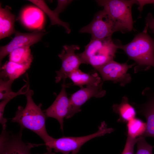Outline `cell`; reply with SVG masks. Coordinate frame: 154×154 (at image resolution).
Here are the masks:
<instances>
[{
  "mask_svg": "<svg viewBox=\"0 0 154 154\" xmlns=\"http://www.w3.org/2000/svg\"><path fill=\"white\" fill-rule=\"evenodd\" d=\"M33 94L29 84L25 94L26 105L24 108L18 106L11 121L18 123L22 129H27L34 132L42 139L46 145L52 137L49 135L46 129L47 117L41 109L42 104L37 105L35 103L32 98Z\"/></svg>",
  "mask_w": 154,
  "mask_h": 154,
  "instance_id": "cell-1",
  "label": "cell"
},
{
  "mask_svg": "<svg viewBox=\"0 0 154 154\" xmlns=\"http://www.w3.org/2000/svg\"><path fill=\"white\" fill-rule=\"evenodd\" d=\"M145 27L127 44H118V48L122 50L129 59L135 61V73L154 67V40L147 33L148 28Z\"/></svg>",
  "mask_w": 154,
  "mask_h": 154,
  "instance_id": "cell-2",
  "label": "cell"
},
{
  "mask_svg": "<svg viewBox=\"0 0 154 154\" xmlns=\"http://www.w3.org/2000/svg\"><path fill=\"white\" fill-rule=\"evenodd\" d=\"M118 48L112 37L102 39H91L82 52L77 54L85 64H90L95 69L113 60Z\"/></svg>",
  "mask_w": 154,
  "mask_h": 154,
  "instance_id": "cell-3",
  "label": "cell"
},
{
  "mask_svg": "<svg viewBox=\"0 0 154 154\" xmlns=\"http://www.w3.org/2000/svg\"><path fill=\"white\" fill-rule=\"evenodd\" d=\"M99 6L102 7L114 22L117 31L125 33L132 31L133 22L131 8L137 0H96Z\"/></svg>",
  "mask_w": 154,
  "mask_h": 154,
  "instance_id": "cell-4",
  "label": "cell"
},
{
  "mask_svg": "<svg viewBox=\"0 0 154 154\" xmlns=\"http://www.w3.org/2000/svg\"><path fill=\"white\" fill-rule=\"evenodd\" d=\"M112 128H108L104 121L101 123L96 132L88 135L79 137H64L54 138L52 137L46 145L47 151L54 149L56 152L63 154H69L70 153L79 150L81 147L89 141L96 137L103 136L114 131Z\"/></svg>",
  "mask_w": 154,
  "mask_h": 154,
  "instance_id": "cell-5",
  "label": "cell"
},
{
  "mask_svg": "<svg viewBox=\"0 0 154 154\" xmlns=\"http://www.w3.org/2000/svg\"><path fill=\"white\" fill-rule=\"evenodd\" d=\"M116 32L114 22L104 9L97 13L90 23L79 30L80 33L90 34L92 39H102L112 37Z\"/></svg>",
  "mask_w": 154,
  "mask_h": 154,
  "instance_id": "cell-6",
  "label": "cell"
},
{
  "mask_svg": "<svg viewBox=\"0 0 154 154\" xmlns=\"http://www.w3.org/2000/svg\"><path fill=\"white\" fill-rule=\"evenodd\" d=\"M22 129L17 133L2 129L0 136V154H32V148L44 144L25 143L22 140Z\"/></svg>",
  "mask_w": 154,
  "mask_h": 154,
  "instance_id": "cell-7",
  "label": "cell"
},
{
  "mask_svg": "<svg viewBox=\"0 0 154 154\" xmlns=\"http://www.w3.org/2000/svg\"><path fill=\"white\" fill-rule=\"evenodd\" d=\"M135 65V63L128 64L127 62L120 63L113 60L96 70L100 74L103 82L111 81L124 87L131 80L130 74L127 73L128 70Z\"/></svg>",
  "mask_w": 154,
  "mask_h": 154,
  "instance_id": "cell-8",
  "label": "cell"
},
{
  "mask_svg": "<svg viewBox=\"0 0 154 154\" xmlns=\"http://www.w3.org/2000/svg\"><path fill=\"white\" fill-rule=\"evenodd\" d=\"M80 46L77 45H65L58 56L62 61L60 69L56 71V83L59 82L62 80L65 82L69 74L76 70L79 69L82 64H85L80 56L75 53L76 50H79Z\"/></svg>",
  "mask_w": 154,
  "mask_h": 154,
  "instance_id": "cell-9",
  "label": "cell"
},
{
  "mask_svg": "<svg viewBox=\"0 0 154 154\" xmlns=\"http://www.w3.org/2000/svg\"><path fill=\"white\" fill-rule=\"evenodd\" d=\"M61 86V91L54 101L49 107L43 111L47 117L54 118L58 121L60 129L63 132L64 119H68L72 117V107L66 90L68 84L63 82Z\"/></svg>",
  "mask_w": 154,
  "mask_h": 154,
  "instance_id": "cell-10",
  "label": "cell"
},
{
  "mask_svg": "<svg viewBox=\"0 0 154 154\" xmlns=\"http://www.w3.org/2000/svg\"><path fill=\"white\" fill-rule=\"evenodd\" d=\"M46 33L44 31L36 30L30 33L16 31L12 39L0 48V65L3 59L14 50L25 46H31L39 41Z\"/></svg>",
  "mask_w": 154,
  "mask_h": 154,
  "instance_id": "cell-11",
  "label": "cell"
},
{
  "mask_svg": "<svg viewBox=\"0 0 154 154\" xmlns=\"http://www.w3.org/2000/svg\"><path fill=\"white\" fill-rule=\"evenodd\" d=\"M103 82L82 87L71 95L69 99L72 107V117L81 111V106L90 98H101L105 95L106 92L102 88Z\"/></svg>",
  "mask_w": 154,
  "mask_h": 154,
  "instance_id": "cell-12",
  "label": "cell"
},
{
  "mask_svg": "<svg viewBox=\"0 0 154 154\" xmlns=\"http://www.w3.org/2000/svg\"><path fill=\"white\" fill-rule=\"evenodd\" d=\"M142 94L147 98L145 102L139 105L133 103L131 104L146 119V129L142 136L154 137V91L147 87L143 91Z\"/></svg>",
  "mask_w": 154,
  "mask_h": 154,
  "instance_id": "cell-13",
  "label": "cell"
},
{
  "mask_svg": "<svg viewBox=\"0 0 154 154\" xmlns=\"http://www.w3.org/2000/svg\"><path fill=\"white\" fill-rule=\"evenodd\" d=\"M20 19L26 28L36 30H42L45 20L42 11L38 7L33 6H27L23 9Z\"/></svg>",
  "mask_w": 154,
  "mask_h": 154,
  "instance_id": "cell-14",
  "label": "cell"
},
{
  "mask_svg": "<svg viewBox=\"0 0 154 154\" xmlns=\"http://www.w3.org/2000/svg\"><path fill=\"white\" fill-rule=\"evenodd\" d=\"M11 8L6 6H0V38L9 37L16 31L14 28L15 16L11 12Z\"/></svg>",
  "mask_w": 154,
  "mask_h": 154,
  "instance_id": "cell-15",
  "label": "cell"
},
{
  "mask_svg": "<svg viewBox=\"0 0 154 154\" xmlns=\"http://www.w3.org/2000/svg\"><path fill=\"white\" fill-rule=\"evenodd\" d=\"M68 78L73 82V85L78 86L80 88L83 87L84 85L98 84L103 82L97 73H86L82 72L79 69L70 73Z\"/></svg>",
  "mask_w": 154,
  "mask_h": 154,
  "instance_id": "cell-16",
  "label": "cell"
},
{
  "mask_svg": "<svg viewBox=\"0 0 154 154\" xmlns=\"http://www.w3.org/2000/svg\"><path fill=\"white\" fill-rule=\"evenodd\" d=\"M113 111L119 117V121L124 123L135 118L136 112L135 108L129 102L128 98L124 96L119 104H115L112 107Z\"/></svg>",
  "mask_w": 154,
  "mask_h": 154,
  "instance_id": "cell-17",
  "label": "cell"
},
{
  "mask_svg": "<svg viewBox=\"0 0 154 154\" xmlns=\"http://www.w3.org/2000/svg\"><path fill=\"white\" fill-rule=\"evenodd\" d=\"M30 66L9 61L6 62L1 68V78H8V80L14 81L25 73Z\"/></svg>",
  "mask_w": 154,
  "mask_h": 154,
  "instance_id": "cell-18",
  "label": "cell"
},
{
  "mask_svg": "<svg viewBox=\"0 0 154 154\" xmlns=\"http://www.w3.org/2000/svg\"><path fill=\"white\" fill-rule=\"evenodd\" d=\"M29 1L37 6L48 15L52 25L61 26L64 28L67 33H70L71 29L69 24L62 21L59 18V15L54 10H51L44 1L31 0Z\"/></svg>",
  "mask_w": 154,
  "mask_h": 154,
  "instance_id": "cell-19",
  "label": "cell"
},
{
  "mask_svg": "<svg viewBox=\"0 0 154 154\" xmlns=\"http://www.w3.org/2000/svg\"><path fill=\"white\" fill-rule=\"evenodd\" d=\"M30 46H25L15 49L9 54V61L30 66L33 60Z\"/></svg>",
  "mask_w": 154,
  "mask_h": 154,
  "instance_id": "cell-20",
  "label": "cell"
},
{
  "mask_svg": "<svg viewBox=\"0 0 154 154\" xmlns=\"http://www.w3.org/2000/svg\"><path fill=\"white\" fill-rule=\"evenodd\" d=\"M13 81L10 79L5 80L0 79V100H2L10 97L14 98L17 96L25 94L29 85L28 81H26V84L17 92H14L11 90V85Z\"/></svg>",
  "mask_w": 154,
  "mask_h": 154,
  "instance_id": "cell-21",
  "label": "cell"
},
{
  "mask_svg": "<svg viewBox=\"0 0 154 154\" xmlns=\"http://www.w3.org/2000/svg\"><path fill=\"white\" fill-rule=\"evenodd\" d=\"M127 135L137 138L142 136L146 129V123L141 120L134 118L127 122Z\"/></svg>",
  "mask_w": 154,
  "mask_h": 154,
  "instance_id": "cell-22",
  "label": "cell"
},
{
  "mask_svg": "<svg viewBox=\"0 0 154 154\" xmlns=\"http://www.w3.org/2000/svg\"><path fill=\"white\" fill-rule=\"evenodd\" d=\"M136 143L137 151L136 154H153V147L147 142L145 137H139Z\"/></svg>",
  "mask_w": 154,
  "mask_h": 154,
  "instance_id": "cell-23",
  "label": "cell"
},
{
  "mask_svg": "<svg viewBox=\"0 0 154 154\" xmlns=\"http://www.w3.org/2000/svg\"><path fill=\"white\" fill-rule=\"evenodd\" d=\"M138 137L134 138L127 135L124 148L121 154H133L134 145L136 143Z\"/></svg>",
  "mask_w": 154,
  "mask_h": 154,
  "instance_id": "cell-24",
  "label": "cell"
},
{
  "mask_svg": "<svg viewBox=\"0 0 154 154\" xmlns=\"http://www.w3.org/2000/svg\"><path fill=\"white\" fill-rule=\"evenodd\" d=\"M11 100L10 98H6L2 100L0 103V123L2 129H6L7 120L4 117V113L6 105Z\"/></svg>",
  "mask_w": 154,
  "mask_h": 154,
  "instance_id": "cell-25",
  "label": "cell"
},
{
  "mask_svg": "<svg viewBox=\"0 0 154 154\" xmlns=\"http://www.w3.org/2000/svg\"><path fill=\"white\" fill-rule=\"evenodd\" d=\"M72 1V0H57V5L54 11L59 15Z\"/></svg>",
  "mask_w": 154,
  "mask_h": 154,
  "instance_id": "cell-26",
  "label": "cell"
},
{
  "mask_svg": "<svg viewBox=\"0 0 154 154\" xmlns=\"http://www.w3.org/2000/svg\"><path fill=\"white\" fill-rule=\"evenodd\" d=\"M146 26L151 30H154V17L151 13H149L145 19Z\"/></svg>",
  "mask_w": 154,
  "mask_h": 154,
  "instance_id": "cell-27",
  "label": "cell"
},
{
  "mask_svg": "<svg viewBox=\"0 0 154 154\" xmlns=\"http://www.w3.org/2000/svg\"><path fill=\"white\" fill-rule=\"evenodd\" d=\"M137 5H139L138 9L139 11H141L144 6L147 4H153L154 5V0H137Z\"/></svg>",
  "mask_w": 154,
  "mask_h": 154,
  "instance_id": "cell-28",
  "label": "cell"
},
{
  "mask_svg": "<svg viewBox=\"0 0 154 154\" xmlns=\"http://www.w3.org/2000/svg\"><path fill=\"white\" fill-rule=\"evenodd\" d=\"M79 150L76 151H74L72 152L71 154H77V153L79 152ZM43 154H56L55 153L53 152L52 151H47V152Z\"/></svg>",
  "mask_w": 154,
  "mask_h": 154,
  "instance_id": "cell-29",
  "label": "cell"
},
{
  "mask_svg": "<svg viewBox=\"0 0 154 154\" xmlns=\"http://www.w3.org/2000/svg\"><path fill=\"white\" fill-rule=\"evenodd\" d=\"M151 31L154 34V30H152Z\"/></svg>",
  "mask_w": 154,
  "mask_h": 154,
  "instance_id": "cell-30",
  "label": "cell"
}]
</instances>
